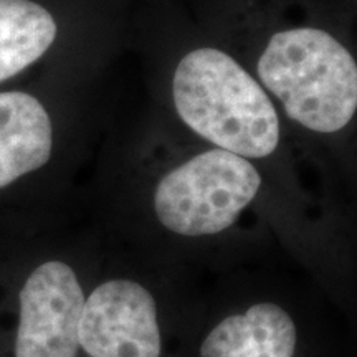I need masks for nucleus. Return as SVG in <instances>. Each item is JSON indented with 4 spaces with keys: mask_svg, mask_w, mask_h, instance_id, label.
Wrapping results in <instances>:
<instances>
[{
    "mask_svg": "<svg viewBox=\"0 0 357 357\" xmlns=\"http://www.w3.org/2000/svg\"><path fill=\"white\" fill-rule=\"evenodd\" d=\"M296 319L276 301H255L211 328L200 342V357H300Z\"/></svg>",
    "mask_w": 357,
    "mask_h": 357,
    "instance_id": "nucleus-6",
    "label": "nucleus"
},
{
    "mask_svg": "<svg viewBox=\"0 0 357 357\" xmlns=\"http://www.w3.org/2000/svg\"><path fill=\"white\" fill-rule=\"evenodd\" d=\"M0 303L6 357H82L79 321L86 298L77 266L61 255H38L12 273Z\"/></svg>",
    "mask_w": 357,
    "mask_h": 357,
    "instance_id": "nucleus-3",
    "label": "nucleus"
},
{
    "mask_svg": "<svg viewBox=\"0 0 357 357\" xmlns=\"http://www.w3.org/2000/svg\"><path fill=\"white\" fill-rule=\"evenodd\" d=\"M0 357H6V356H3V351H2V346H0Z\"/></svg>",
    "mask_w": 357,
    "mask_h": 357,
    "instance_id": "nucleus-9",
    "label": "nucleus"
},
{
    "mask_svg": "<svg viewBox=\"0 0 357 357\" xmlns=\"http://www.w3.org/2000/svg\"><path fill=\"white\" fill-rule=\"evenodd\" d=\"M261 184L252 160L211 147L159 178L153 194L154 215L162 229L182 238L222 235L258 197Z\"/></svg>",
    "mask_w": 357,
    "mask_h": 357,
    "instance_id": "nucleus-4",
    "label": "nucleus"
},
{
    "mask_svg": "<svg viewBox=\"0 0 357 357\" xmlns=\"http://www.w3.org/2000/svg\"><path fill=\"white\" fill-rule=\"evenodd\" d=\"M56 35L48 8L33 0H0V83L37 63Z\"/></svg>",
    "mask_w": 357,
    "mask_h": 357,
    "instance_id": "nucleus-8",
    "label": "nucleus"
},
{
    "mask_svg": "<svg viewBox=\"0 0 357 357\" xmlns=\"http://www.w3.org/2000/svg\"><path fill=\"white\" fill-rule=\"evenodd\" d=\"M55 129L43 102L25 91L0 93V192L48 166Z\"/></svg>",
    "mask_w": 357,
    "mask_h": 357,
    "instance_id": "nucleus-7",
    "label": "nucleus"
},
{
    "mask_svg": "<svg viewBox=\"0 0 357 357\" xmlns=\"http://www.w3.org/2000/svg\"><path fill=\"white\" fill-rule=\"evenodd\" d=\"M172 100L181 121L213 147L250 160L278 149L281 124L270 95L223 50L185 53L174 71Z\"/></svg>",
    "mask_w": 357,
    "mask_h": 357,
    "instance_id": "nucleus-1",
    "label": "nucleus"
},
{
    "mask_svg": "<svg viewBox=\"0 0 357 357\" xmlns=\"http://www.w3.org/2000/svg\"><path fill=\"white\" fill-rule=\"evenodd\" d=\"M82 357H162L155 296L141 281L114 276L93 287L79 321Z\"/></svg>",
    "mask_w": 357,
    "mask_h": 357,
    "instance_id": "nucleus-5",
    "label": "nucleus"
},
{
    "mask_svg": "<svg viewBox=\"0 0 357 357\" xmlns=\"http://www.w3.org/2000/svg\"><path fill=\"white\" fill-rule=\"evenodd\" d=\"M258 82L307 131L334 134L357 111V65L333 33L316 26L280 30L257 61Z\"/></svg>",
    "mask_w": 357,
    "mask_h": 357,
    "instance_id": "nucleus-2",
    "label": "nucleus"
}]
</instances>
